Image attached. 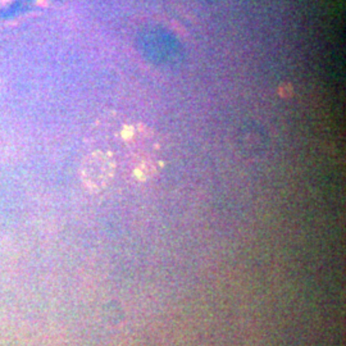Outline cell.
<instances>
[{
    "mask_svg": "<svg viewBox=\"0 0 346 346\" xmlns=\"http://www.w3.org/2000/svg\"><path fill=\"white\" fill-rule=\"evenodd\" d=\"M115 173V160L110 151L94 150L86 155L81 165V180L92 192H98L112 181Z\"/></svg>",
    "mask_w": 346,
    "mask_h": 346,
    "instance_id": "1",
    "label": "cell"
}]
</instances>
